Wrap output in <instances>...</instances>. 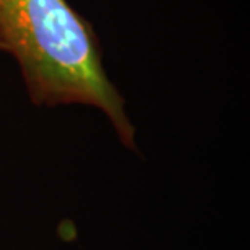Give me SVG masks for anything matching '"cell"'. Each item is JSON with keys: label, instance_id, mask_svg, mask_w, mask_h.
Here are the masks:
<instances>
[{"label": "cell", "instance_id": "obj_1", "mask_svg": "<svg viewBox=\"0 0 250 250\" xmlns=\"http://www.w3.org/2000/svg\"><path fill=\"white\" fill-rule=\"evenodd\" d=\"M0 52L17 61L33 104L98 107L125 146L135 148V128L104 70L98 34L68 0H0Z\"/></svg>", "mask_w": 250, "mask_h": 250}]
</instances>
